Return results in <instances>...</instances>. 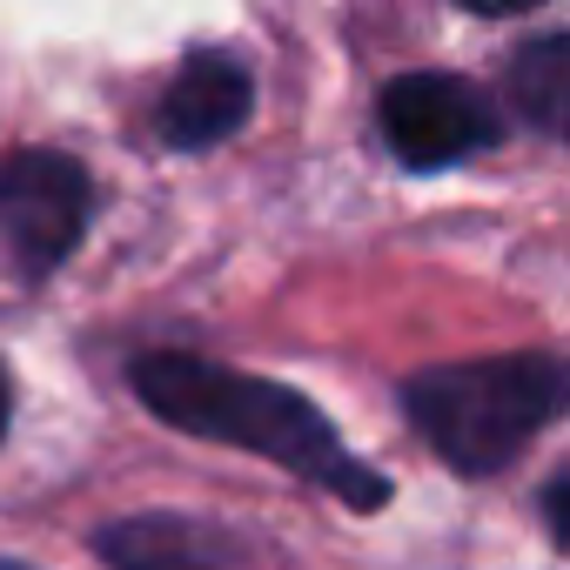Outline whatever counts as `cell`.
<instances>
[{
	"mask_svg": "<svg viewBox=\"0 0 570 570\" xmlns=\"http://www.w3.org/2000/svg\"><path fill=\"white\" fill-rule=\"evenodd\" d=\"M135 396L188 430V436H208V443H228V450H248L275 470H289L316 490H330L336 503L350 510H383L390 503V483L383 470H370L363 456L343 450L336 423L289 383H268V376H242L228 363H208V356H188V350H155L128 370Z\"/></svg>",
	"mask_w": 570,
	"mask_h": 570,
	"instance_id": "6da1fadb",
	"label": "cell"
},
{
	"mask_svg": "<svg viewBox=\"0 0 570 570\" xmlns=\"http://www.w3.org/2000/svg\"><path fill=\"white\" fill-rule=\"evenodd\" d=\"M403 410L450 470L497 476L537 443V430L570 416V363L543 350H517V356L416 370L403 383Z\"/></svg>",
	"mask_w": 570,
	"mask_h": 570,
	"instance_id": "7a4b0ae2",
	"label": "cell"
},
{
	"mask_svg": "<svg viewBox=\"0 0 570 570\" xmlns=\"http://www.w3.org/2000/svg\"><path fill=\"white\" fill-rule=\"evenodd\" d=\"M95 215V175L61 148H21L0 161V242L21 282H48Z\"/></svg>",
	"mask_w": 570,
	"mask_h": 570,
	"instance_id": "3957f363",
	"label": "cell"
},
{
	"mask_svg": "<svg viewBox=\"0 0 570 570\" xmlns=\"http://www.w3.org/2000/svg\"><path fill=\"white\" fill-rule=\"evenodd\" d=\"M376 128L403 168H456L463 155L490 148L503 135L490 95H476L463 75H403L376 101Z\"/></svg>",
	"mask_w": 570,
	"mask_h": 570,
	"instance_id": "277c9868",
	"label": "cell"
},
{
	"mask_svg": "<svg viewBox=\"0 0 570 570\" xmlns=\"http://www.w3.org/2000/svg\"><path fill=\"white\" fill-rule=\"evenodd\" d=\"M248 108H255L248 68L228 48H195L155 101V135L175 155H202V148H222L248 121Z\"/></svg>",
	"mask_w": 570,
	"mask_h": 570,
	"instance_id": "5b68a950",
	"label": "cell"
},
{
	"mask_svg": "<svg viewBox=\"0 0 570 570\" xmlns=\"http://www.w3.org/2000/svg\"><path fill=\"white\" fill-rule=\"evenodd\" d=\"M108 570H222L181 517H121L95 537Z\"/></svg>",
	"mask_w": 570,
	"mask_h": 570,
	"instance_id": "8992f818",
	"label": "cell"
},
{
	"mask_svg": "<svg viewBox=\"0 0 570 570\" xmlns=\"http://www.w3.org/2000/svg\"><path fill=\"white\" fill-rule=\"evenodd\" d=\"M510 108L530 121V128H550V135H570V35H543V41H523L510 55Z\"/></svg>",
	"mask_w": 570,
	"mask_h": 570,
	"instance_id": "52a82bcc",
	"label": "cell"
},
{
	"mask_svg": "<svg viewBox=\"0 0 570 570\" xmlns=\"http://www.w3.org/2000/svg\"><path fill=\"white\" fill-rule=\"evenodd\" d=\"M543 517H550V530H557V543L570 550V470H557V483L543 490Z\"/></svg>",
	"mask_w": 570,
	"mask_h": 570,
	"instance_id": "ba28073f",
	"label": "cell"
},
{
	"mask_svg": "<svg viewBox=\"0 0 570 570\" xmlns=\"http://www.w3.org/2000/svg\"><path fill=\"white\" fill-rule=\"evenodd\" d=\"M463 14H483V21H517V14H537L543 0H456Z\"/></svg>",
	"mask_w": 570,
	"mask_h": 570,
	"instance_id": "9c48e42d",
	"label": "cell"
},
{
	"mask_svg": "<svg viewBox=\"0 0 570 570\" xmlns=\"http://www.w3.org/2000/svg\"><path fill=\"white\" fill-rule=\"evenodd\" d=\"M8 416H14V390H8V370H0V436H8Z\"/></svg>",
	"mask_w": 570,
	"mask_h": 570,
	"instance_id": "30bf717a",
	"label": "cell"
},
{
	"mask_svg": "<svg viewBox=\"0 0 570 570\" xmlns=\"http://www.w3.org/2000/svg\"><path fill=\"white\" fill-rule=\"evenodd\" d=\"M0 570H28V563H0Z\"/></svg>",
	"mask_w": 570,
	"mask_h": 570,
	"instance_id": "8fae6325",
	"label": "cell"
},
{
	"mask_svg": "<svg viewBox=\"0 0 570 570\" xmlns=\"http://www.w3.org/2000/svg\"><path fill=\"white\" fill-rule=\"evenodd\" d=\"M563 141H570V135H563Z\"/></svg>",
	"mask_w": 570,
	"mask_h": 570,
	"instance_id": "7c38bea8",
	"label": "cell"
}]
</instances>
